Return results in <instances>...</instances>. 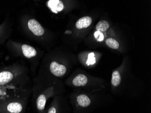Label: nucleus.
I'll use <instances>...</instances> for the list:
<instances>
[{
  "label": "nucleus",
  "mask_w": 151,
  "mask_h": 113,
  "mask_svg": "<svg viewBox=\"0 0 151 113\" xmlns=\"http://www.w3.org/2000/svg\"><path fill=\"white\" fill-rule=\"evenodd\" d=\"M27 104L25 93L20 96L17 93L13 97L9 95L0 100V113H24Z\"/></svg>",
  "instance_id": "nucleus-1"
},
{
  "label": "nucleus",
  "mask_w": 151,
  "mask_h": 113,
  "mask_svg": "<svg viewBox=\"0 0 151 113\" xmlns=\"http://www.w3.org/2000/svg\"><path fill=\"white\" fill-rule=\"evenodd\" d=\"M22 70L17 68L7 69L0 72V86L8 87L12 86L13 82H16L17 79L22 77Z\"/></svg>",
  "instance_id": "nucleus-2"
},
{
  "label": "nucleus",
  "mask_w": 151,
  "mask_h": 113,
  "mask_svg": "<svg viewBox=\"0 0 151 113\" xmlns=\"http://www.w3.org/2000/svg\"><path fill=\"white\" fill-rule=\"evenodd\" d=\"M50 71L53 75L57 77L63 76L67 72V68L63 64H60L55 61L52 62L50 67Z\"/></svg>",
  "instance_id": "nucleus-3"
},
{
  "label": "nucleus",
  "mask_w": 151,
  "mask_h": 113,
  "mask_svg": "<svg viewBox=\"0 0 151 113\" xmlns=\"http://www.w3.org/2000/svg\"><path fill=\"white\" fill-rule=\"evenodd\" d=\"M28 26L29 30L36 36H41L45 33L44 28L36 19H33L29 20Z\"/></svg>",
  "instance_id": "nucleus-4"
},
{
  "label": "nucleus",
  "mask_w": 151,
  "mask_h": 113,
  "mask_svg": "<svg viewBox=\"0 0 151 113\" xmlns=\"http://www.w3.org/2000/svg\"><path fill=\"white\" fill-rule=\"evenodd\" d=\"M22 49L24 56L26 58H32L35 57L37 54V51L35 48L29 45H23Z\"/></svg>",
  "instance_id": "nucleus-5"
},
{
  "label": "nucleus",
  "mask_w": 151,
  "mask_h": 113,
  "mask_svg": "<svg viewBox=\"0 0 151 113\" xmlns=\"http://www.w3.org/2000/svg\"><path fill=\"white\" fill-rule=\"evenodd\" d=\"M88 79L86 76L83 74H79L76 76L73 80L72 83L74 86H83L87 84Z\"/></svg>",
  "instance_id": "nucleus-6"
},
{
  "label": "nucleus",
  "mask_w": 151,
  "mask_h": 113,
  "mask_svg": "<svg viewBox=\"0 0 151 113\" xmlns=\"http://www.w3.org/2000/svg\"><path fill=\"white\" fill-rule=\"evenodd\" d=\"M92 23V19L91 17H83L79 19L76 23V26L78 29H82L89 27Z\"/></svg>",
  "instance_id": "nucleus-7"
},
{
  "label": "nucleus",
  "mask_w": 151,
  "mask_h": 113,
  "mask_svg": "<svg viewBox=\"0 0 151 113\" xmlns=\"http://www.w3.org/2000/svg\"><path fill=\"white\" fill-rule=\"evenodd\" d=\"M77 102L81 107H86L91 104V100L89 97L84 94L79 95L77 97Z\"/></svg>",
  "instance_id": "nucleus-8"
},
{
  "label": "nucleus",
  "mask_w": 151,
  "mask_h": 113,
  "mask_svg": "<svg viewBox=\"0 0 151 113\" xmlns=\"http://www.w3.org/2000/svg\"><path fill=\"white\" fill-rule=\"evenodd\" d=\"M49 5L52 10L55 12L62 11L64 8L63 3L60 1H50Z\"/></svg>",
  "instance_id": "nucleus-9"
},
{
  "label": "nucleus",
  "mask_w": 151,
  "mask_h": 113,
  "mask_svg": "<svg viewBox=\"0 0 151 113\" xmlns=\"http://www.w3.org/2000/svg\"><path fill=\"white\" fill-rule=\"evenodd\" d=\"M121 78L118 71H114L112 74L111 83L114 86H119L121 82Z\"/></svg>",
  "instance_id": "nucleus-10"
},
{
  "label": "nucleus",
  "mask_w": 151,
  "mask_h": 113,
  "mask_svg": "<svg viewBox=\"0 0 151 113\" xmlns=\"http://www.w3.org/2000/svg\"><path fill=\"white\" fill-rule=\"evenodd\" d=\"M109 27V23L106 20H101L96 25V29L97 31L104 32L106 31Z\"/></svg>",
  "instance_id": "nucleus-11"
},
{
  "label": "nucleus",
  "mask_w": 151,
  "mask_h": 113,
  "mask_svg": "<svg viewBox=\"0 0 151 113\" xmlns=\"http://www.w3.org/2000/svg\"><path fill=\"white\" fill-rule=\"evenodd\" d=\"M106 43L109 47L112 49H118L119 48V45L118 42L113 38L107 39L106 41Z\"/></svg>",
  "instance_id": "nucleus-12"
},
{
  "label": "nucleus",
  "mask_w": 151,
  "mask_h": 113,
  "mask_svg": "<svg viewBox=\"0 0 151 113\" xmlns=\"http://www.w3.org/2000/svg\"><path fill=\"white\" fill-rule=\"evenodd\" d=\"M96 63V58L94 53H90L88 55V60L87 61V64L88 65H93Z\"/></svg>",
  "instance_id": "nucleus-13"
},
{
  "label": "nucleus",
  "mask_w": 151,
  "mask_h": 113,
  "mask_svg": "<svg viewBox=\"0 0 151 113\" xmlns=\"http://www.w3.org/2000/svg\"><path fill=\"white\" fill-rule=\"evenodd\" d=\"M94 36L98 41H102L104 39V35L101 31H96L94 33Z\"/></svg>",
  "instance_id": "nucleus-14"
},
{
  "label": "nucleus",
  "mask_w": 151,
  "mask_h": 113,
  "mask_svg": "<svg viewBox=\"0 0 151 113\" xmlns=\"http://www.w3.org/2000/svg\"><path fill=\"white\" fill-rule=\"evenodd\" d=\"M45 113H59L57 105L54 104L51 105L47 111H46Z\"/></svg>",
  "instance_id": "nucleus-15"
}]
</instances>
